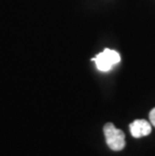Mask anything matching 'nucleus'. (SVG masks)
<instances>
[{
  "label": "nucleus",
  "mask_w": 155,
  "mask_h": 156,
  "mask_svg": "<svg viewBox=\"0 0 155 156\" xmlns=\"http://www.w3.org/2000/svg\"><path fill=\"white\" fill-rule=\"evenodd\" d=\"M104 135L109 148L114 151H120L125 147L124 132L115 127L112 123H107L104 126Z\"/></svg>",
  "instance_id": "nucleus-1"
},
{
  "label": "nucleus",
  "mask_w": 155,
  "mask_h": 156,
  "mask_svg": "<svg viewBox=\"0 0 155 156\" xmlns=\"http://www.w3.org/2000/svg\"><path fill=\"white\" fill-rule=\"evenodd\" d=\"M95 62L96 67L101 72H109L110 69L119 64L121 61V56L119 52L110 48H105L103 51L98 54L95 58H92Z\"/></svg>",
  "instance_id": "nucleus-2"
},
{
  "label": "nucleus",
  "mask_w": 155,
  "mask_h": 156,
  "mask_svg": "<svg viewBox=\"0 0 155 156\" xmlns=\"http://www.w3.org/2000/svg\"><path fill=\"white\" fill-rule=\"evenodd\" d=\"M130 132L134 138H141L151 133V124L146 120H135L130 124Z\"/></svg>",
  "instance_id": "nucleus-3"
},
{
  "label": "nucleus",
  "mask_w": 155,
  "mask_h": 156,
  "mask_svg": "<svg viewBox=\"0 0 155 156\" xmlns=\"http://www.w3.org/2000/svg\"><path fill=\"white\" fill-rule=\"evenodd\" d=\"M149 119H150V122L154 127H155V108H153L152 110L150 111L149 113Z\"/></svg>",
  "instance_id": "nucleus-4"
}]
</instances>
